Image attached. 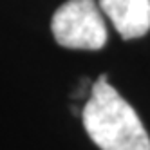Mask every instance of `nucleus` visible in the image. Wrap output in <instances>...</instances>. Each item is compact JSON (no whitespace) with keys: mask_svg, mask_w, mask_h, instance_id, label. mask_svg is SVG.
<instances>
[{"mask_svg":"<svg viewBox=\"0 0 150 150\" xmlns=\"http://www.w3.org/2000/svg\"><path fill=\"white\" fill-rule=\"evenodd\" d=\"M83 128L100 150H150V136L137 112L100 76L81 112Z\"/></svg>","mask_w":150,"mask_h":150,"instance_id":"nucleus-1","label":"nucleus"},{"mask_svg":"<svg viewBox=\"0 0 150 150\" xmlns=\"http://www.w3.org/2000/svg\"><path fill=\"white\" fill-rule=\"evenodd\" d=\"M51 33L56 44L76 51H100L105 47V18L96 0H67L51 18Z\"/></svg>","mask_w":150,"mask_h":150,"instance_id":"nucleus-2","label":"nucleus"},{"mask_svg":"<svg viewBox=\"0 0 150 150\" xmlns=\"http://www.w3.org/2000/svg\"><path fill=\"white\" fill-rule=\"evenodd\" d=\"M98 6L125 40L141 38L150 31V0H98Z\"/></svg>","mask_w":150,"mask_h":150,"instance_id":"nucleus-3","label":"nucleus"}]
</instances>
